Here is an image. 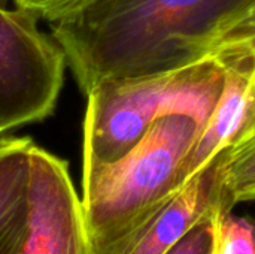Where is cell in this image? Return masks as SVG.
Masks as SVG:
<instances>
[{
	"label": "cell",
	"mask_w": 255,
	"mask_h": 254,
	"mask_svg": "<svg viewBox=\"0 0 255 254\" xmlns=\"http://www.w3.org/2000/svg\"><path fill=\"white\" fill-rule=\"evenodd\" d=\"M220 205L226 202L214 159L196 172L145 226L109 254H167Z\"/></svg>",
	"instance_id": "obj_7"
},
{
	"label": "cell",
	"mask_w": 255,
	"mask_h": 254,
	"mask_svg": "<svg viewBox=\"0 0 255 254\" xmlns=\"http://www.w3.org/2000/svg\"><path fill=\"white\" fill-rule=\"evenodd\" d=\"M16 254H94L67 162L37 145L31 151L28 226Z\"/></svg>",
	"instance_id": "obj_5"
},
{
	"label": "cell",
	"mask_w": 255,
	"mask_h": 254,
	"mask_svg": "<svg viewBox=\"0 0 255 254\" xmlns=\"http://www.w3.org/2000/svg\"><path fill=\"white\" fill-rule=\"evenodd\" d=\"M233 39H248V40H251L253 43H255V28H253V30H250V31H247V33H242V34H239V36H235V37H230V39H227V40H233ZM227 40H223V42H227ZM221 42V43H223ZM218 46V45H217ZM215 46V48H217ZM254 123H255V120H254ZM253 123V124H254ZM251 127V126H250ZM248 127V129H250Z\"/></svg>",
	"instance_id": "obj_14"
},
{
	"label": "cell",
	"mask_w": 255,
	"mask_h": 254,
	"mask_svg": "<svg viewBox=\"0 0 255 254\" xmlns=\"http://www.w3.org/2000/svg\"><path fill=\"white\" fill-rule=\"evenodd\" d=\"M212 216L191 229L167 254H209L212 238Z\"/></svg>",
	"instance_id": "obj_11"
},
{
	"label": "cell",
	"mask_w": 255,
	"mask_h": 254,
	"mask_svg": "<svg viewBox=\"0 0 255 254\" xmlns=\"http://www.w3.org/2000/svg\"><path fill=\"white\" fill-rule=\"evenodd\" d=\"M30 138L0 136V254H16L27 234L30 213Z\"/></svg>",
	"instance_id": "obj_8"
},
{
	"label": "cell",
	"mask_w": 255,
	"mask_h": 254,
	"mask_svg": "<svg viewBox=\"0 0 255 254\" xmlns=\"http://www.w3.org/2000/svg\"><path fill=\"white\" fill-rule=\"evenodd\" d=\"M221 90L212 55L166 73L99 82L87 94L82 178L123 159L164 114L184 112L205 126Z\"/></svg>",
	"instance_id": "obj_3"
},
{
	"label": "cell",
	"mask_w": 255,
	"mask_h": 254,
	"mask_svg": "<svg viewBox=\"0 0 255 254\" xmlns=\"http://www.w3.org/2000/svg\"><path fill=\"white\" fill-rule=\"evenodd\" d=\"M255 28V0H253V3L239 15V18L232 24V27L229 28V31L221 37V40L218 42V45L223 42V40H227L230 37H235V36H239L242 33H247L250 30Z\"/></svg>",
	"instance_id": "obj_13"
},
{
	"label": "cell",
	"mask_w": 255,
	"mask_h": 254,
	"mask_svg": "<svg viewBox=\"0 0 255 254\" xmlns=\"http://www.w3.org/2000/svg\"><path fill=\"white\" fill-rule=\"evenodd\" d=\"M253 0H81L51 21L79 88L206 60Z\"/></svg>",
	"instance_id": "obj_1"
},
{
	"label": "cell",
	"mask_w": 255,
	"mask_h": 254,
	"mask_svg": "<svg viewBox=\"0 0 255 254\" xmlns=\"http://www.w3.org/2000/svg\"><path fill=\"white\" fill-rule=\"evenodd\" d=\"M37 19L16 6L0 7V136L49 117L61 91L66 54Z\"/></svg>",
	"instance_id": "obj_4"
},
{
	"label": "cell",
	"mask_w": 255,
	"mask_h": 254,
	"mask_svg": "<svg viewBox=\"0 0 255 254\" xmlns=\"http://www.w3.org/2000/svg\"><path fill=\"white\" fill-rule=\"evenodd\" d=\"M209 254H255V223L220 205L211 220Z\"/></svg>",
	"instance_id": "obj_10"
},
{
	"label": "cell",
	"mask_w": 255,
	"mask_h": 254,
	"mask_svg": "<svg viewBox=\"0 0 255 254\" xmlns=\"http://www.w3.org/2000/svg\"><path fill=\"white\" fill-rule=\"evenodd\" d=\"M223 199L229 208L255 201V123L215 157Z\"/></svg>",
	"instance_id": "obj_9"
},
{
	"label": "cell",
	"mask_w": 255,
	"mask_h": 254,
	"mask_svg": "<svg viewBox=\"0 0 255 254\" xmlns=\"http://www.w3.org/2000/svg\"><path fill=\"white\" fill-rule=\"evenodd\" d=\"M79 1L81 0H13V4L51 22L64 15Z\"/></svg>",
	"instance_id": "obj_12"
},
{
	"label": "cell",
	"mask_w": 255,
	"mask_h": 254,
	"mask_svg": "<svg viewBox=\"0 0 255 254\" xmlns=\"http://www.w3.org/2000/svg\"><path fill=\"white\" fill-rule=\"evenodd\" d=\"M202 127L188 114H164L123 159L82 178L81 201L94 254L112 253L185 184L182 168Z\"/></svg>",
	"instance_id": "obj_2"
},
{
	"label": "cell",
	"mask_w": 255,
	"mask_h": 254,
	"mask_svg": "<svg viewBox=\"0 0 255 254\" xmlns=\"http://www.w3.org/2000/svg\"><path fill=\"white\" fill-rule=\"evenodd\" d=\"M9 1L10 0H0V7H9ZM13 1V0H12Z\"/></svg>",
	"instance_id": "obj_15"
},
{
	"label": "cell",
	"mask_w": 255,
	"mask_h": 254,
	"mask_svg": "<svg viewBox=\"0 0 255 254\" xmlns=\"http://www.w3.org/2000/svg\"><path fill=\"white\" fill-rule=\"evenodd\" d=\"M211 55L221 67L223 90L185 159V183L235 144L255 120V43L248 39L227 40Z\"/></svg>",
	"instance_id": "obj_6"
}]
</instances>
